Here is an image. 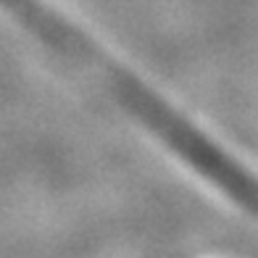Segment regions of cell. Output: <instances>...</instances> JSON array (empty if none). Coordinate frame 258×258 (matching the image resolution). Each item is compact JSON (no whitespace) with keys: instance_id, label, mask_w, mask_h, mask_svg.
<instances>
[{"instance_id":"obj_1","label":"cell","mask_w":258,"mask_h":258,"mask_svg":"<svg viewBox=\"0 0 258 258\" xmlns=\"http://www.w3.org/2000/svg\"><path fill=\"white\" fill-rule=\"evenodd\" d=\"M0 3H3L6 8H11L14 14H19L32 29L42 32V37H48L53 45H58L61 50H69L74 58H79L82 63L95 69V72L103 77L105 85H108L116 95H119L129 108L140 116V119H143L148 126H153L169 145L177 148L179 153L190 161L192 166L201 169L208 179L221 182L232 171V163L221 156L216 148H211L203 137H198L179 119H174V116L163 108V105H158L143 87H137L132 79L119 72V69H113L111 61H105L100 53L90 50L87 42L82 37H77L74 32H66V27L61 24V21L50 19L37 3H34V0H0Z\"/></svg>"}]
</instances>
